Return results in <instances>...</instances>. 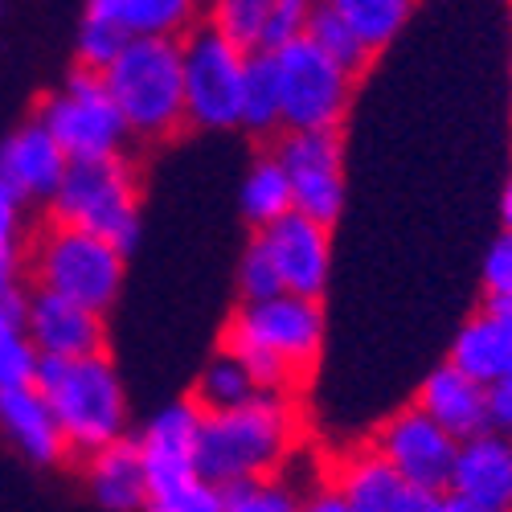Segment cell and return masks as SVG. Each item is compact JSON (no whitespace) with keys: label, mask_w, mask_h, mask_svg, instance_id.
I'll list each match as a JSON object with an SVG mask.
<instances>
[{"label":"cell","mask_w":512,"mask_h":512,"mask_svg":"<svg viewBox=\"0 0 512 512\" xmlns=\"http://www.w3.org/2000/svg\"><path fill=\"white\" fill-rule=\"evenodd\" d=\"M144 512H222V488L209 484L197 467L148 480Z\"/></svg>","instance_id":"cell-25"},{"label":"cell","mask_w":512,"mask_h":512,"mask_svg":"<svg viewBox=\"0 0 512 512\" xmlns=\"http://www.w3.org/2000/svg\"><path fill=\"white\" fill-rule=\"evenodd\" d=\"M259 242L279 275V287L287 295H304V300H320L332 267V226H320L304 213H287L283 222L259 230Z\"/></svg>","instance_id":"cell-12"},{"label":"cell","mask_w":512,"mask_h":512,"mask_svg":"<svg viewBox=\"0 0 512 512\" xmlns=\"http://www.w3.org/2000/svg\"><path fill=\"white\" fill-rule=\"evenodd\" d=\"M484 300L512 308V230H504L484 254Z\"/></svg>","instance_id":"cell-36"},{"label":"cell","mask_w":512,"mask_h":512,"mask_svg":"<svg viewBox=\"0 0 512 512\" xmlns=\"http://www.w3.org/2000/svg\"><path fill=\"white\" fill-rule=\"evenodd\" d=\"M304 37L312 41V46H316L320 54H328L340 70H349L353 78H357V74L369 66V58H373V54L361 46V37H357L345 21H340L332 9H324V5L312 13V25H308V33H304Z\"/></svg>","instance_id":"cell-30"},{"label":"cell","mask_w":512,"mask_h":512,"mask_svg":"<svg viewBox=\"0 0 512 512\" xmlns=\"http://www.w3.org/2000/svg\"><path fill=\"white\" fill-rule=\"evenodd\" d=\"M500 222H504V230H512V173H508L504 193H500Z\"/></svg>","instance_id":"cell-40"},{"label":"cell","mask_w":512,"mask_h":512,"mask_svg":"<svg viewBox=\"0 0 512 512\" xmlns=\"http://www.w3.org/2000/svg\"><path fill=\"white\" fill-rule=\"evenodd\" d=\"M320 9V0H275L271 5V17H267V33H263V50H279V46H291L300 41L312 25V13Z\"/></svg>","instance_id":"cell-34"},{"label":"cell","mask_w":512,"mask_h":512,"mask_svg":"<svg viewBox=\"0 0 512 512\" xmlns=\"http://www.w3.org/2000/svg\"><path fill=\"white\" fill-rule=\"evenodd\" d=\"M250 54L209 25L181 37V74H185V123L205 132L238 127L242 115V78Z\"/></svg>","instance_id":"cell-8"},{"label":"cell","mask_w":512,"mask_h":512,"mask_svg":"<svg viewBox=\"0 0 512 512\" xmlns=\"http://www.w3.org/2000/svg\"><path fill=\"white\" fill-rule=\"evenodd\" d=\"M201 9L205 0H123V25L132 37H181Z\"/></svg>","instance_id":"cell-28"},{"label":"cell","mask_w":512,"mask_h":512,"mask_svg":"<svg viewBox=\"0 0 512 512\" xmlns=\"http://www.w3.org/2000/svg\"><path fill=\"white\" fill-rule=\"evenodd\" d=\"M87 484L91 496L107 512H136L144 508L148 496V476H144V459L132 439H119L87 459Z\"/></svg>","instance_id":"cell-21"},{"label":"cell","mask_w":512,"mask_h":512,"mask_svg":"<svg viewBox=\"0 0 512 512\" xmlns=\"http://www.w3.org/2000/svg\"><path fill=\"white\" fill-rule=\"evenodd\" d=\"M25 304L29 300L17 287L0 291V394L33 386L37 365H41L29 340V328H25Z\"/></svg>","instance_id":"cell-22"},{"label":"cell","mask_w":512,"mask_h":512,"mask_svg":"<svg viewBox=\"0 0 512 512\" xmlns=\"http://www.w3.org/2000/svg\"><path fill=\"white\" fill-rule=\"evenodd\" d=\"M324 345V308L304 295H271L246 304L226 328V353L263 394H291Z\"/></svg>","instance_id":"cell-2"},{"label":"cell","mask_w":512,"mask_h":512,"mask_svg":"<svg viewBox=\"0 0 512 512\" xmlns=\"http://www.w3.org/2000/svg\"><path fill=\"white\" fill-rule=\"evenodd\" d=\"M21 197L0 185V291L17 287V267H21Z\"/></svg>","instance_id":"cell-33"},{"label":"cell","mask_w":512,"mask_h":512,"mask_svg":"<svg viewBox=\"0 0 512 512\" xmlns=\"http://www.w3.org/2000/svg\"><path fill=\"white\" fill-rule=\"evenodd\" d=\"M369 447L418 492H447L451 467H455V455H459V443L435 418H426L418 406L394 410L386 422L377 426Z\"/></svg>","instance_id":"cell-11"},{"label":"cell","mask_w":512,"mask_h":512,"mask_svg":"<svg viewBox=\"0 0 512 512\" xmlns=\"http://www.w3.org/2000/svg\"><path fill=\"white\" fill-rule=\"evenodd\" d=\"M222 512H300V492L287 480H242L222 488Z\"/></svg>","instance_id":"cell-31"},{"label":"cell","mask_w":512,"mask_h":512,"mask_svg":"<svg viewBox=\"0 0 512 512\" xmlns=\"http://www.w3.org/2000/svg\"><path fill=\"white\" fill-rule=\"evenodd\" d=\"M197 431H201V410L197 402H173L160 414L148 418L136 447L144 459V476H173L197 467Z\"/></svg>","instance_id":"cell-18"},{"label":"cell","mask_w":512,"mask_h":512,"mask_svg":"<svg viewBox=\"0 0 512 512\" xmlns=\"http://www.w3.org/2000/svg\"><path fill=\"white\" fill-rule=\"evenodd\" d=\"M37 394L46 398L66 451L91 459L127 431V394L107 353L78 361H41L33 377Z\"/></svg>","instance_id":"cell-3"},{"label":"cell","mask_w":512,"mask_h":512,"mask_svg":"<svg viewBox=\"0 0 512 512\" xmlns=\"http://www.w3.org/2000/svg\"><path fill=\"white\" fill-rule=\"evenodd\" d=\"M279 87V127L287 132H336L353 103V74L320 54L308 37L271 50Z\"/></svg>","instance_id":"cell-7"},{"label":"cell","mask_w":512,"mask_h":512,"mask_svg":"<svg viewBox=\"0 0 512 512\" xmlns=\"http://www.w3.org/2000/svg\"><path fill=\"white\" fill-rule=\"evenodd\" d=\"M300 512H353V504L340 496L332 484H320L308 496H300Z\"/></svg>","instance_id":"cell-38"},{"label":"cell","mask_w":512,"mask_h":512,"mask_svg":"<svg viewBox=\"0 0 512 512\" xmlns=\"http://www.w3.org/2000/svg\"><path fill=\"white\" fill-rule=\"evenodd\" d=\"M66 152L37 119L17 127V132L0 144V185H9L21 201H50L66 177Z\"/></svg>","instance_id":"cell-15"},{"label":"cell","mask_w":512,"mask_h":512,"mask_svg":"<svg viewBox=\"0 0 512 512\" xmlns=\"http://www.w3.org/2000/svg\"><path fill=\"white\" fill-rule=\"evenodd\" d=\"M25 328L41 361H78L103 353V316L70 304L62 295L37 291L25 304Z\"/></svg>","instance_id":"cell-13"},{"label":"cell","mask_w":512,"mask_h":512,"mask_svg":"<svg viewBox=\"0 0 512 512\" xmlns=\"http://www.w3.org/2000/svg\"><path fill=\"white\" fill-rule=\"evenodd\" d=\"M54 226L95 234L119 250H132L140 238V189L123 156L70 164L58 193L50 197Z\"/></svg>","instance_id":"cell-5"},{"label":"cell","mask_w":512,"mask_h":512,"mask_svg":"<svg viewBox=\"0 0 512 512\" xmlns=\"http://www.w3.org/2000/svg\"><path fill=\"white\" fill-rule=\"evenodd\" d=\"M238 127L246 132H275L279 127V87H275V62L267 50H254L246 62V78H242V115Z\"/></svg>","instance_id":"cell-26"},{"label":"cell","mask_w":512,"mask_h":512,"mask_svg":"<svg viewBox=\"0 0 512 512\" xmlns=\"http://www.w3.org/2000/svg\"><path fill=\"white\" fill-rule=\"evenodd\" d=\"M275 0H205V25L213 33H222L226 41L242 46L246 54L263 50V33H267V17H271Z\"/></svg>","instance_id":"cell-27"},{"label":"cell","mask_w":512,"mask_h":512,"mask_svg":"<svg viewBox=\"0 0 512 512\" xmlns=\"http://www.w3.org/2000/svg\"><path fill=\"white\" fill-rule=\"evenodd\" d=\"M488 431L512 439V377L488 386Z\"/></svg>","instance_id":"cell-37"},{"label":"cell","mask_w":512,"mask_h":512,"mask_svg":"<svg viewBox=\"0 0 512 512\" xmlns=\"http://www.w3.org/2000/svg\"><path fill=\"white\" fill-rule=\"evenodd\" d=\"M238 287L246 295V304H259V300H271V295H283L279 287V275L267 259V250L259 242H250V250L242 254V267H238Z\"/></svg>","instance_id":"cell-35"},{"label":"cell","mask_w":512,"mask_h":512,"mask_svg":"<svg viewBox=\"0 0 512 512\" xmlns=\"http://www.w3.org/2000/svg\"><path fill=\"white\" fill-rule=\"evenodd\" d=\"M447 496L480 504L488 512H512V439L496 431L463 439L451 467Z\"/></svg>","instance_id":"cell-14"},{"label":"cell","mask_w":512,"mask_h":512,"mask_svg":"<svg viewBox=\"0 0 512 512\" xmlns=\"http://www.w3.org/2000/svg\"><path fill=\"white\" fill-rule=\"evenodd\" d=\"M37 291L62 295L91 312H107L123 287V250L70 226H50L33 242Z\"/></svg>","instance_id":"cell-6"},{"label":"cell","mask_w":512,"mask_h":512,"mask_svg":"<svg viewBox=\"0 0 512 512\" xmlns=\"http://www.w3.org/2000/svg\"><path fill=\"white\" fill-rule=\"evenodd\" d=\"M279 164L291 185V209L332 226L345 209V148L336 132H287Z\"/></svg>","instance_id":"cell-10"},{"label":"cell","mask_w":512,"mask_h":512,"mask_svg":"<svg viewBox=\"0 0 512 512\" xmlns=\"http://www.w3.org/2000/svg\"><path fill=\"white\" fill-rule=\"evenodd\" d=\"M242 213L259 230H267V226L283 222L287 213H295L291 209V185L283 177L279 156H259L250 164V173L242 181Z\"/></svg>","instance_id":"cell-24"},{"label":"cell","mask_w":512,"mask_h":512,"mask_svg":"<svg viewBox=\"0 0 512 512\" xmlns=\"http://www.w3.org/2000/svg\"><path fill=\"white\" fill-rule=\"evenodd\" d=\"M320 5L345 21L369 54L386 50L414 13V0H320Z\"/></svg>","instance_id":"cell-23"},{"label":"cell","mask_w":512,"mask_h":512,"mask_svg":"<svg viewBox=\"0 0 512 512\" xmlns=\"http://www.w3.org/2000/svg\"><path fill=\"white\" fill-rule=\"evenodd\" d=\"M127 41H132V33H127L123 25L82 13V25H78V70L103 74L119 58V50L127 46Z\"/></svg>","instance_id":"cell-32"},{"label":"cell","mask_w":512,"mask_h":512,"mask_svg":"<svg viewBox=\"0 0 512 512\" xmlns=\"http://www.w3.org/2000/svg\"><path fill=\"white\" fill-rule=\"evenodd\" d=\"M414 406L426 418H435L455 443L476 439V435L488 431V386H480L476 377L459 373L451 361L439 365L435 373H426Z\"/></svg>","instance_id":"cell-17"},{"label":"cell","mask_w":512,"mask_h":512,"mask_svg":"<svg viewBox=\"0 0 512 512\" xmlns=\"http://www.w3.org/2000/svg\"><path fill=\"white\" fill-rule=\"evenodd\" d=\"M300 443V414L287 394H254L234 410L201 414L197 431V472L218 484L267 480L291 459Z\"/></svg>","instance_id":"cell-1"},{"label":"cell","mask_w":512,"mask_h":512,"mask_svg":"<svg viewBox=\"0 0 512 512\" xmlns=\"http://www.w3.org/2000/svg\"><path fill=\"white\" fill-rule=\"evenodd\" d=\"M332 488L353 504V512H406L418 488H410L373 447H361L336 463Z\"/></svg>","instance_id":"cell-19"},{"label":"cell","mask_w":512,"mask_h":512,"mask_svg":"<svg viewBox=\"0 0 512 512\" xmlns=\"http://www.w3.org/2000/svg\"><path fill=\"white\" fill-rule=\"evenodd\" d=\"M37 123L58 140L70 164L111 160L127 140V123L103 87V74H91V70H74L46 99Z\"/></svg>","instance_id":"cell-9"},{"label":"cell","mask_w":512,"mask_h":512,"mask_svg":"<svg viewBox=\"0 0 512 512\" xmlns=\"http://www.w3.org/2000/svg\"><path fill=\"white\" fill-rule=\"evenodd\" d=\"M406 512H447V492H418Z\"/></svg>","instance_id":"cell-39"},{"label":"cell","mask_w":512,"mask_h":512,"mask_svg":"<svg viewBox=\"0 0 512 512\" xmlns=\"http://www.w3.org/2000/svg\"><path fill=\"white\" fill-rule=\"evenodd\" d=\"M0 426H5L13 447L33 463H58L66 455L62 431H58L46 398L37 394V386H21V390L0 394Z\"/></svg>","instance_id":"cell-20"},{"label":"cell","mask_w":512,"mask_h":512,"mask_svg":"<svg viewBox=\"0 0 512 512\" xmlns=\"http://www.w3.org/2000/svg\"><path fill=\"white\" fill-rule=\"evenodd\" d=\"M459 373L476 377L480 386H496V381L512 377V308L484 300L463 328L451 340V357Z\"/></svg>","instance_id":"cell-16"},{"label":"cell","mask_w":512,"mask_h":512,"mask_svg":"<svg viewBox=\"0 0 512 512\" xmlns=\"http://www.w3.org/2000/svg\"><path fill=\"white\" fill-rule=\"evenodd\" d=\"M447 512H488V508L467 504V500H459V496H447Z\"/></svg>","instance_id":"cell-41"},{"label":"cell","mask_w":512,"mask_h":512,"mask_svg":"<svg viewBox=\"0 0 512 512\" xmlns=\"http://www.w3.org/2000/svg\"><path fill=\"white\" fill-rule=\"evenodd\" d=\"M103 87L127 123V136H173L185 123L181 37H132L103 70Z\"/></svg>","instance_id":"cell-4"},{"label":"cell","mask_w":512,"mask_h":512,"mask_svg":"<svg viewBox=\"0 0 512 512\" xmlns=\"http://www.w3.org/2000/svg\"><path fill=\"white\" fill-rule=\"evenodd\" d=\"M254 394H263V390L254 386L250 373L222 349L218 357L205 365V373H201V381H197V398H193V402H197L201 414H213V410H234V406L250 402Z\"/></svg>","instance_id":"cell-29"}]
</instances>
